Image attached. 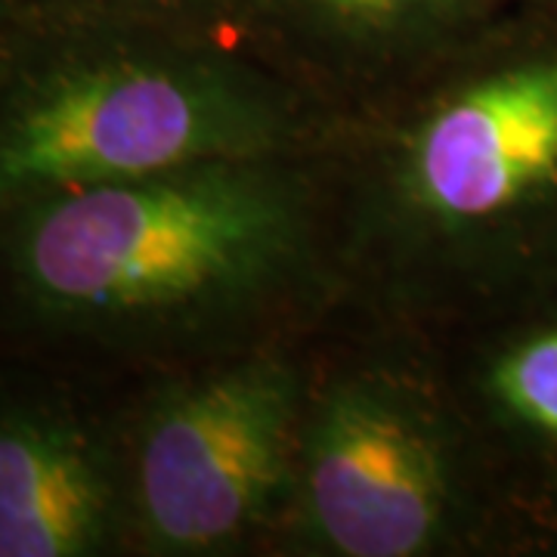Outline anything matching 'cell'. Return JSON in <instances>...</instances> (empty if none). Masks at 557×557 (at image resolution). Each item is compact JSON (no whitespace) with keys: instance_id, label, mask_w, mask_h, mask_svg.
<instances>
[{"instance_id":"cell-1","label":"cell","mask_w":557,"mask_h":557,"mask_svg":"<svg viewBox=\"0 0 557 557\" xmlns=\"http://www.w3.org/2000/svg\"><path fill=\"white\" fill-rule=\"evenodd\" d=\"M347 310L322 143L186 164L0 214V313L127 381L322 329Z\"/></svg>"},{"instance_id":"cell-2","label":"cell","mask_w":557,"mask_h":557,"mask_svg":"<svg viewBox=\"0 0 557 557\" xmlns=\"http://www.w3.org/2000/svg\"><path fill=\"white\" fill-rule=\"evenodd\" d=\"M322 149L347 310L421 329L557 276V16L502 13Z\"/></svg>"},{"instance_id":"cell-3","label":"cell","mask_w":557,"mask_h":557,"mask_svg":"<svg viewBox=\"0 0 557 557\" xmlns=\"http://www.w3.org/2000/svg\"><path fill=\"white\" fill-rule=\"evenodd\" d=\"M332 121L214 32L22 16L0 47V214L199 161L317 146Z\"/></svg>"},{"instance_id":"cell-4","label":"cell","mask_w":557,"mask_h":557,"mask_svg":"<svg viewBox=\"0 0 557 557\" xmlns=\"http://www.w3.org/2000/svg\"><path fill=\"white\" fill-rule=\"evenodd\" d=\"M505 555L486 465L428 338L341 310L313 335L276 557Z\"/></svg>"},{"instance_id":"cell-5","label":"cell","mask_w":557,"mask_h":557,"mask_svg":"<svg viewBox=\"0 0 557 557\" xmlns=\"http://www.w3.org/2000/svg\"><path fill=\"white\" fill-rule=\"evenodd\" d=\"M317 332L124 384L127 555L276 557Z\"/></svg>"},{"instance_id":"cell-6","label":"cell","mask_w":557,"mask_h":557,"mask_svg":"<svg viewBox=\"0 0 557 557\" xmlns=\"http://www.w3.org/2000/svg\"><path fill=\"white\" fill-rule=\"evenodd\" d=\"M418 332L478 440L502 511L505 555L555 548L557 276Z\"/></svg>"},{"instance_id":"cell-7","label":"cell","mask_w":557,"mask_h":557,"mask_svg":"<svg viewBox=\"0 0 557 557\" xmlns=\"http://www.w3.org/2000/svg\"><path fill=\"white\" fill-rule=\"evenodd\" d=\"M100 555H127L121 394L0 384V557Z\"/></svg>"},{"instance_id":"cell-8","label":"cell","mask_w":557,"mask_h":557,"mask_svg":"<svg viewBox=\"0 0 557 557\" xmlns=\"http://www.w3.org/2000/svg\"><path fill=\"white\" fill-rule=\"evenodd\" d=\"M496 16V0H226L220 35L344 115Z\"/></svg>"},{"instance_id":"cell-9","label":"cell","mask_w":557,"mask_h":557,"mask_svg":"<svg viewBox=\"0 0 557 557\" xmlns=\"http://www.w3.org/2000/svg\"><path fill=\"white\" fill-rule=\"evenodd\" d=\"M226 0H22V16L112 25H159L220 35Z\"/></svg>"},{"instance_id":"cell-10","label":"cell","mask_w":557,"mask_h":557,"mask_svg":"<svg viewBox=\"0 0 557 557\" xmlns=\"http://www.w3.org/2000/svg\"><path fill=\"white\" fill-rule=\"evenodd\" d=\"M498 13H527V16H557V0H496Z\"/></svg>"},{"instance_id":"cell-11","label":"cell","mask_w":557,"mask_h":557,"mask_svg":"<svg viewBox=\"0 0 557 557\" xmlns=\"http://www.w3.org/2000/svg\"><path fill=\"white\" fill-rule=\"evenodd\" d=\"M22 20V0H0V47Z\"/></svg>"}]
</instances>
